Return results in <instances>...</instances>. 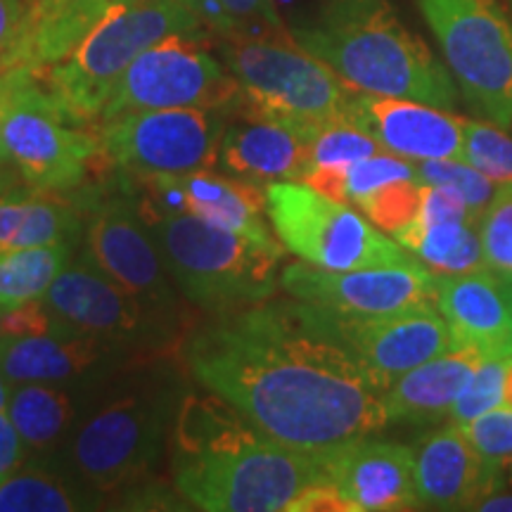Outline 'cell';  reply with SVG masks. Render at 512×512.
Segmentation results:
<instances>
[{"label":"cell","mask_w":512,"mask_h":512,"mask_svg":"<svg viewBox=\"0 0 512 512\" xmlns=\"http://www.w3.org/2000/svg\"><path fill=\"white\" fill-rule=\"evenodd\" d=\"M510 358H486L465 384V389L453 403L451 408V422L458 427L467 425L479 415L494 411L498 403L503 401V382L505 370H508Z\"/></svg>","instance_id":"d590c367"},{"label":"cell","mask_w":512,"mask_h":512,"mask_svg":"<svg viewBox=\"0 0 512 512\" xmlns=\"http://www.w3.org/2000/svg\"><path fill=\"white\" fill-rule=\"evenodd\" d=\"M302 183L311 185L320 195L330 197L337 202H349L347 197V166L328 164V166H313L306 174Z\"/></svg>","instance_id":"ee69618b"},{"label":"cell","mask_w":512,"mask_h":512,"mask_svg":"<svg viewBox=\"0 0 512 512\" xmlns=\"http://www.w3.org/2000/svg\"><path fill=\"white\" fill-rule=\"evenodd\" d=\"M420 221L425 223H475L479 226V216L470 209L463 197L441 185H425L422 192Z\"/></svg>","instance_id":"f35d334b"},{"label":"cell","mask_w":512,"mask_h":512,"mask_svg":"<svg viewBox=\"0 0 512 512\" xmlns=\"http://www.w3.org/2000/svg\"><path fill=\"white\" fill-rule=\"evenodd\" d=\"M31 190H5L0 195V252L15 249L17 235L27 214Z\"/></svg>","instance_id":"60d3db41"},{"label":"cell","mask_w":512,"mask_h":512,"mask_svg":"<svg viewBox=\"0 0 512 512\" xmlns=\"http://www.w3.org/2000/svg\"><path fill=\"white\" fill-rule=\"evenodd\" d=\"M503 403L512 408V358L508 361V370H505V382H503Z\"/></svg>","instance_id":"c3c4849f"},{"label":"cell","mask_w":512,"mask_h":512,"mask_svg":"<svg viewBox=\"0 0 512 512\" xmlns=\"http://www.w3.org/2000/svg\"><path fill=\"white\" fill-rule=\"evenodd\" d=\"M508 292H510V302H512V278H508Z\"/></svg>","instance_id":"11a10c76"},{"label":"cell","mask_w":512,"mask_h":512,"mask_svg":"<svg viewBox=\"0 0 512 512\" xmlns=\"http://www.w3.org/2000/svg\"><path fill=\"white\" fill-rule=\"evenodd\" d=\"M43 304L69 330L117 349L147 347L166 337V318L102 271L86 252L57 275Z\"/></svg>","instance_id":"9a60e30c"},{"label":"cell","mask_w":512,"mask_h":512,"mask_svg":"<svg viewBox=\"0 0 512 512\" xmlns=\"http://www.w3.org/2000/svg\"><path fill=\"white\" fill-rule=\"evenodd\" d=\"M323 311L330 330L354 351L387 392L408 370L456 349V339L437 306L389 316H342Z\"/></svg>","instance_id":"e0dca14e"},{"label":"cell","mask_w":512,"mask_h":512,"mask_svg":"<svg viewBox=\"0 0 512 512\" xmlns=\"http://www.w3.org/2000/svg\"><path fill=\"white\" fill-rule=\"evenodd\" d=\"M185 302L207 313L273 297L285 249H271L195 216H143Z\"/></svg>","instance_id":"5b68a950"},{"label":"cell","mask_w":512,"mask_h":512,"mask_svg":"<svg viewBox=\"0 0 512 512\" xmlns=\"http://www.w3.org/2000/svg\"><path fill=\"white\" fill-rule=\"evenodd\" d=\"M72 242L0 252V306L12 309L46 297L69 264Z\"/></svg>","instance_id":"f1b7e54d"},{"label":"cell","mask_w":512,"mask_h":512,"mask_svg":"<svg viewBox=\"0 0 512 512\" xmlns=\"http://www.w3.org/2000/svg\"><path fill=\"white\" fill-rule=\"evenodd\" d=\"M280 287L297 302L342 316H389L437 306V275L422 261L356 271L297 261L280 271Z\"/></svg>","instance_id":"5bb4252c"},{"label":"cell","mask_w":512,"mask_h":512,"mask_svg":"<svg viewBox=\"0 0 512 512\" xmlns=\"http://www.w3.org/2000/svg\"><path fill=\"white\" fill-rule=\"evenodd\" d=\"M171 472L178 494L207 512H287L325 482L318 453L273 439L209 389L185 392L178 406Z\"/></svg>","instance_id":"7a4b0ae2"},{"label":"cell","mask_w":512,"mask_h":512,"mask_svg":"<svg viewBox=\"0 0 512 512\" xmlns=\"http://www.w3.org/2000/svg\"><path fill=\"white\" fill-rule=\"evenodd\" d=\"M422 192L425 183L406 178V181H392L375 188L370 195L356 204L366 214V219L375 223L382 233L394 235L418 219L422 211Z\"/></svg>","instance_id":"4dcf8cb0"},{"label":"cell","mask_w":512,"mask_h":512,"mask_svg":"<svg viewBox=\"0 0 512 512\" xmlns=\"http://www.w3.org/2000/svg\"><path fill=\"white\" fill-rule=\"evenodd\" d=\"M463 162L496 183H512V136L501 126L465 119Z\"/></svg>","instance_id":"836d02e7"},{"label":"cell","mask_w":512,"mask_h":512,"mask_svg":"<svg viewBox=\"0 0 512 512\" xmlns=\"http://www.w3.org/2000/svg\"><path fill=\"white\" fill-rule=\"evenodd\" d=\"M5 411L24 448L34 453H48L60 446L74 430L79 415L67 387L46 382L10 384Z\"/></svg>","instance_id":"d4e9b609"},{"label":"cell","mask_w":512,"mask_h":512,"mask_svg":"<svg viewBox=\"0 0 512 512\" xmlns=\"http://www.w3.org/2000/svg\"><path fill=\"white\" fill-rule=\"evenodd\" d=\"M266 214L285 252L306 264L330 271H356L411 266L420 261L347 202L330 200L302 181L266 185Z\"/></svg>","instance_id":"ba28073f"},{"label":"cell","mask_w":512,"mask_h":512,"mask_svg":"<svg viewBox=\"0 0 512 512\" xmlns=\"http://www.w3.org/2000/svg\"><path fill=\"white\" fill-rule=\"evenodd\" d=\"M318 456L325 482L354 503L356 512L420 510L411 448L370 434Z\"/></svg>","instance_id":"d6986e66"},{"label":"cell","mask_w":512,"mask_h":512,"mask_svg":"<svg viewBox=\"0 0 512 512\" xmlns=\"http://www.w3.org/2000/svg\"><path fill=\"white\" fill-rule=\"evenodd\" d=\"M5 150L29 188L81 190L95 171L107 169L98 128L88 131L34 74L17 93L5 121Z\"/></svg>","instance_id":"30bf717a"},{"label":"cell","mask_w":512,"mask_h":512,"mask_svg":"<svg viewBox=\"0 0 512 512\" xmlns=\"http://www.w3.org/2000/svg\"><path fill=\"white\" fill-rule=\"evenodd\" d=\"M8 389L10 384L3 380V375H0V408H5V403H8Z\"/></svg>","instance_id":"f907efd6"},{"label":"cell","mask_w":512,"mask_h":512,"mask_svg":"<svg viewBox=\"0 0 512 512\" xmlns=\"http://www.w3.org/2000/svg\"><path fill=\"white\" fill-rule=\"evenodd\" d=\"M102 494L48 467H15L0 477V512H76L100 508Z\"/></svg>","instance_id":"83f0119b"},{"label":"cell","mask_w":512,"mask_h":512,"mask_svg":"<svg viewBox=\"0 0 512 512\" xmlns=\"http://www.w3.org/2000/svg\"><path fill=\"white\" fill-rule=\"evenodd\" d=\"M183 361L204 389L299 451H330L389 425L384 389L323 311L292 297L211 313L185 339Z\"/></svg>","instance_id":"6da1fadb"},{"label":"cell","mask_w":512,"mask_h":512,"mask_svg":"<svg viewBox=\"0 0 512 512\" xmlns=\"http://www.w3.org/2000/svg\"><path fill=\"white\" fill-rule=\"evenodd\" d=\"M486 264L503 278H512V183L496 188L494 200L479 221Z\"/></svg>","instance_id":"e575fe53"},{"label":"cell","mask_w":512,"mask_h":512,"mask_svg":"<svg viewBox=\"0 0 512 512\" xmlns=\"http://www.w3.org/2000/svg\"><path fill=\"white\" fill-rule=\"evenodd\" d=\"M406 178L418 181V162L382 150L373 157H366L361 162L347 166V197L349 202L358 204L375 188H380V185L406 181Z\"/></svg>","instance_id":"8d00e7d4"},{"label":"cell","mask_w":512,"mask_h":512,"mask_svg":"<svg viewBox=\"0 0 512 512\" xmlns=\"http://www.w3.org/2000/svg\"><path fill=\"white\" fill-rule=\"evenodd\" d=\"M140 0H69L53 15L43 17L29 29L22 57L29 67L48 69L79 48V43L114 10Z\"/></svg>","instance_id":"484cf974"},{"label":"cell","mask_w":512,"mask_h":512,"mask_svg":"<svg viewBox=\"0 0 512 512\" xmlns=\"http://www.w3.org/2000/svg\"><path fill=\"white\" fill-rule=\"evenodd\" d=\"M204 29L219 38L268 36L287 31L275 0H190Z\"/></svg>","instance_id":"f546056e"},{"label":"cell","mask_w":512,"mask_h":512,"mask_svg":"<svg viewBox=\"0 0 512 512\" xmlns=\"http://www.w3.org/2000/svg\"><path fill=\"white\" fill-rule=\"evenodd\" d=\"M413 458L420 510H479L503 489V470L486 463L456 422L425 434Z\"/></svg>","instance_id":"44dd1931"},{"label":"cell","mask_w":512,"mask_h":512,"mask_svg":"<svg viewBox=\"0 0 512 512\" xmlns=\"http://www.w3.org/2000/svg\"><path fill=\"white\" fill-rule=\"evenodd\" d=\"M347 117L370 133L384 150L411 162H430V159L463 162L465 119L441 107L354 88Z\"/></svg>","instance_id":"ffe728a7"},{"label":"cell","mask_w":512,"mask_h":512,"mask_svg":"<svg viewBox=\"0 0 512 512\" xmlns=\"http://www.w3.org/2000/svg\"><path fill=\"white\" fill-rule=\"evenodd\" d=\"M226 114L230 119L221 140V164L230 174L259 185L304 181L311 171V143L318 126L259 112L245 95Z\"/></svg>","instance_id":"ac0fdd59"},{"label":"cell","mask_w":512,"mask_h":512,"mask_svg":"<svg viewBox=\"0 0 512 512\" xmlns=\"http://www.w3.org/2000/svg\"><path fill=\"white\" fill-rule=\"evenodd\" d=\"M418 181L425 185H441V188L453 190L456 195L470 204L482 221L486 207L496 195V185L489 176L477 171L475 166L460 159H430V162H418Z\"/></svg>","instance_id":"d6a6232c"},{"label":"cell","mask_w":512,"mask_h":512,"mask_svg":"<svg viewBox=\"0 0 512 512\" xmlns=\"http://www.w3.org/2000/svg\"><path fill=\"white\" fill-rule=\"evenodd\" d=\"M240 95V83L204 48V38L176 34L136 57L114 86L98 121L138 110H230Z\"/></svg>","instance_id":"4fadbf2b"},{"label":"cell","mask_w":512,"mask_h":512,"mask_svg":"<svg viewBox=\"0 0 512 512\" xmlns=\"http://www.w3.org/2000/svg\"><path fill=\"white\" fill-rule=\"evenodd\" d=\"M119 176L121 183L100 181L81 188L76 202L83 214L86 254L152 311L169 320L176 306V285L140 214L131 181L121 171Z\"/></svg>","instance_id":"8fae6325"},{"label":"cell","mask_w":512,"mask_h":512,"mask_svg":"<svg viewBox=\"0 0 512 512\" xmlns=\"http://www.w3.org/2000/svg\"><path fill=\"white\" fill-rule=\"evenodd\" d=\"M294 41L358 91L453 110L456 79L420 36L403 27L389 0H320L290 27Z\"/></svg>","instance_id":"3957f363"},{"label":"cell","mask_w":512,"mask_h":512,"mask_svg":"<svg viewBox=\"0 0 512 512\" xmlns=\"http://www.w3.org/2000/svg\"><path fill=\"white\" fill-rule=\"evenodd\" d=\"M437 309L456 347H477L486 358H512L508 278L494 271L437 275Z\"/></svg>","instance_id":"7402d4cb"},{"label":"cell","mask_w":512,"mask_h":512,"mask_svg":"<svg viewBox=\"0 0 512 512\" xmlns=\"http://www.w3.org/2000/svg\"><path fill=\"white\" fill-rule=\"evenodd\" d=\"M29 15V0H0V74L8 72L12 55L27 36Z\"/></svg>","instance_id":"ab89813d"},{"label":"cell","mask_w":512,"mask_h":512,"mask_svg":"<svg viewBox=\"0 0 512 512\" xmlns=\"http://www.w3.org/2000/svg\"><path fill=\"white\" fill-rule=\"evenodd\" d=\"M114 349L86 335L0 337V375L8 384H67L93 370Z\"/></svg>","instance_id":"cb8c5ba5"},{"label":"cell","mask_w":512,"mask_h":512,"mask_svg":"<svg viewBox=\"0 0 512 512\" xmlns=\"http://www.w3.org/2000/svg\"><path fill=\"white\" fill-rule=\"evenodd\" d=\"M34 74L36 69L31 67H15L0 74V166L10 162L8 150H5V121H8V114L12 110V105H15L17 93L22 91L24 83H27Z\"/></svg>","instance_id":"7bdbcfd3"},{"label":"cell","mask_w":512,"mask_h":512,"mask_svg":"<svg viewBox=\"0 0 512 512\" xmlns=\"http://www.w3.org/2000/svg\"><path fill=\"white\" fill-rule=\"evenodd\" d=\"M486 361L482 349L456 347L408 370L382 396L387 422L432 425L451 413L453 403Z\"/></svg>","instance_id":"603a6c76"},{"label":"cell","mask_w":512,"mask_h":512,"mask_svg":"<svg viewBox=\"0 0 512 512\" xmlns=\"http://www.w3.org/2000/svg\"><path fill=\"white\" fill-rule=\"evenodd\" d=\"M10 181H12L10 171L5 169V166H0V195H3V192L10 188Z\"/></svg>","instance_id":"681fc988"},{"label":"cell","mask_w":512,"mask_h":512,"mask_svg":"<svg viewBox=\"0 0 512 512\" xmlns=\"http://www.w3.org/2000/svg\"><path fill=\"white\" fill-rule=\"evenodd\" d=\"M128 178V176H126ZM143 216H195L271 249H285L271 233L266 190L245 178H228L211 169L190 174L128 178Z\"/></svg>","instance_id":"2e32d148"},{"label":"cell","mask_w":512,"mask_h":512,"mask_svg":"<svg viewBox=\"0 0 512 512\" xmlns=\"http://www.w3.org/2000/svg\"><path fill=\"white\" fill-rule=\"evenodd\" d=\"M223 64L249 105L271 117L320 126L347 114L354 86L294 41L290 29L268 36L219 38Z\"/></svg>","instance_id":"52a82bcc"},{"label":"cell","mask_w":512,"mask_h":512,"mask_svg":"<svg viewBox=\"0 0 512 512\" xmlns=\"http://www.w3.org/2000/svg\"><path fill=\"white\" fill-rule=\"evenodd\" d=\"M503 3H505V8H508L510 15H512V0H503Z\"/></svg>","instance_id":"db71d44e"},{"label":"cell","mask_w":512,"mask_h":512,"mask_svg":"<svg viewBox=\"0 0 512 512\" xmlns=\"http://www.w3.org/2000/svg\"><path fill=\"white\" fill-rule=\"evenodd\" d=\"M479 510H486V512H512V496H501V491H498V494L486 498V501L479 505Z\"/></svg>","instance_id":"7dc6e473"},{"label":"cell","mask_w":512,"mask_h":512,"mask_svg":"<svg viewBox=\"0 0 512 512\" xmlns=\"http://www.w3.org/2000/svg\"><path fill=\"white\" fill-rule=\"evenodd\" d=\"M24 451L27 448H24L22 439H19V432L12 425L8 411L0 408V477H5L15 467L22 465Z\"/></svg>","instance_id":"f6af8a7d"},{"label":"cell","mask_w":512,"mask_h":512,"mask_svg":"<svg viewBox=\"0 0 512 512\" xmlns=\"http://www.w3.org/2000/svg\"><path fill=\"white\" fill-rule=\"evenodd\" d=\"M401 247L425 261L434 275L491 271L475 223H425L420 216L394 235Z\"/></svg>","instance_id":"4316f807"},{"label":"cell","mask_w":512,"mask_h":512,"mask_svg":"<svg viewBox=\"0 0 512 512\" xmlns=\"http://www.w3.org/2000/svg\"><path fill=\"white\" fill-rule=\"evenodd\" d=\"M29 3H31V15H29V29H31L36 22H41L43 17L53 15V12L60 10L62 5H67L69 0H29Z\"/></svg>","instance_id":"bcb514c9"},{"label":"cell","mask_w":512,"mask_h":512,"mask_svg":"<svg viewBox=\"0 0 512 512\" xmlns=\"http://www.w3.org/2000/svg\"><path fill=\"white\" fill-rule=\"evenodd\" d=\"M382 150L384 147L370 133L358 128L347 114H342V117L320 124L313 133L311 169L328 164L349 166Z\"/></svg>","instance_id":"1f68e13d"},{"label":"cell","mask_w":512,"mask_h":512,"mask_svg":"<svg viewBox=\"0 0 512 512\" xmlns=\"http://www.w3.org/2000/svg\"><path fill=\"white\" fill-rule=\"evenodd\" d=\"M176 34H209L190 0H140L107 15L72 55L38 74L64 110L88 126L100 119L114 86L136 57Z\"/></svg>","instance_id":"8992f818"},{"label":"cell","mask_w":512,"mask_h":512,"mask_svg":"<svg viewBox=\"0 0 512 512\" xmlns=\"http://www.w3.org/2000/svg\"><path fill=\"white\" fill-rule=\"evenodd\" d=\"M226 110H138L98 121L107 164L128 178L190 174L221 162Z\"/></svg>","instance_id":"7c38bea8"},{"label":"cell","mask_w":512,"mask_h":512,"mask_svg":"<svg viewBox=\"0 0 512 512\" xmlns=\"http://www.w3.org/2000/svg\"><path fill=\"white\" fill-rule=\"evenodd\" d=\"M183 384L164 363L136 368L76 427L69 444L74 477L98 494L126 491L150 475L171 444Z\"/></svg>","instance_id":"277c9868"},{"label":"cell","mask_w":512,"mask_h":512,"mask_svg":"<svg viewBox=\"0 0 512 512\" xmlns=\"http://www.w3.org/2000/svg\"><path fill=\"white\" fill-rule=\"evenodd\" d=\"M3 318H5V306H0V337H3Z\"/></svg>","instance_id":"816d5d0a"},{"label":"cell","mask_w":512,"mask_h":512,"mask_svg":"<svg viewBox=\"0 0 512 512\" xmlns=\"http://www.w3.org/2000/svg\"><path fill=\"white\" fill-rule=\"evenodd\" d=\"M505 472H508V477H510V484H512V460L508 463V467H505Z\"/></svg>","instance_id":"f5cc1de1"},{"label":"cell","mask_w":512,"mask_h":512,"mask_svg":"<svg viewBox=\"0 0 512 512\" xmlns=\"http://www.w3.org/2000/svg\"><path fill=\"white\" fill-rule=\"evenodd\" d=\"M467 105L512 128V15L503 0H418Z\"/></svg>","instance_id":"9c48e42d"},{"label":"cell","mask_w":512,"mask_h":512,"mask_svg":"<svg viewBox=\"0 0 512 512\" xmlns=\"http://www.w3.org/2000/svg\"><path fill=\"white\" fill-rule=\"evenodd\" d=\"M287 512H356L354 503H349L335 486L328 482H318L294 498Z\"/></svg>","instance_id":"b9f144b4"},{"label":"cell","mask_w":512,"mask_h":512,"mask_svg":"<svg viewBox=\"0 0 512 512\" xmlns=\"http://www.w3.org/2000/svg\"><path fill=\"white\" fill-rule=\"evenodd\" d=\"M486 463L505 472L512 460V408L489 411L460 427Z\"/></svg>","instance_id":"74e56055"}]
</instances>
